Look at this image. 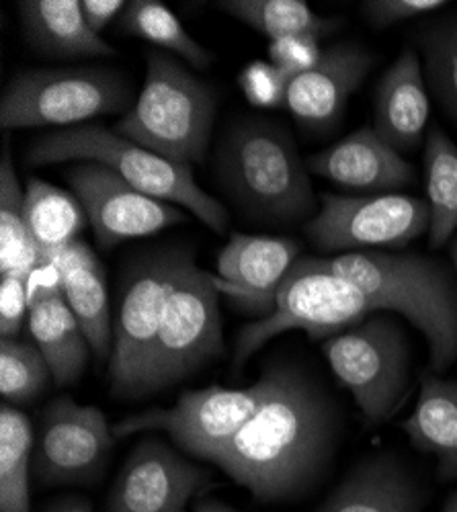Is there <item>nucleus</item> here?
<instances>
[{
    "instance_id": "1",
    "label": "nucleus",
    "mask_w": 457,
    "mask_h": 512,
    "mask_svg": "<svg viewBox=\"0 0 457 512\" xmlns=\"http://www.w3.org/2000/svg\"><path fill=\"white\" fill-rule=\"evenodd\" d=\"M259 381L263 398L257 412L210 463L257 500H296L320 480L335 455L339 412L320 383L294 363L267 365Z\"/></svg>"
},
{
    "instance_id": "2",
    "label": "nucleus",
    "mask_w": 457,
    "mask_h": 512,
    "mask_svg": "<svg viewBox=\"0 0 457 512\" xmlns=\"http://www.w3.org/2000/svg\"><path fill=\"white\" fill-rule=\"evenodd\" d=\"M214 168L228 201L251 222L298 224L316 207L310 170L292 134L275 119L232 121L218 140Z\"/></svg>"
},
{
    "instance_id": "3",
    "label": "nucleus",
    "mask_w": 457,
    "mask_h": 512,
    "mask_svg": "<svg viewBox=\"0 0 457 512\" xmlns=\"http://www.w3.org/2000/svg\"><path fill=\"white\" fill-rule=\"evenodd\" d=\"M324 261L365 293L373 312H398L425 334L435 373L457 363V281L445 263L414 250H361Z\"/></svg>"
},
{
    "instance_id": "4",
    "label": "nucleus",
    "mask_w": 457,
    "mask_h": 512,
    "mask_svg": "<svg viewBox=\"0 0 457 512\" xmlns=\"http://www.w3.org/2000/svg\"><path fill=\"white\" fill-rule=\"evenodd\" d=\"M25 160L31 166L68 160L99 162L138 191L189 209L218 234H224L230 224L228 209L197 185L191 166L166 160L101 123L74 125L41 136L27 148Z\"/></svg>"
},
{
    "instance_id": "5",
    "label": "nucleus",
    "mask_w": 457,
    "mask_h": 512,
    "mask_svg": "<svg viewBox=\"0 0 457 512\" xmlns=\"http://www.w3.org/2000/svg\"><path fill=\"white\" fill-rule=\"evenodd\" d=\"M218 99L210 84L191 74L175 56L150 50L146 82L115 132L177 164L205 160Z\"/></svg>"
},
{
    "instance_id": "6",
    "label": "nucleus",
    "mask_w": 457,
    "mask_h": 512,
    "mask_svg": "<svg viewBox=\"0 0 457 512\" xmlns=\"http://www.w3.org/2000/svg\"><path fill=\"white\" fill-rule=\"evenodd\" d=\"M373 308L365 293L332 271L324 256H300L277 287L271 312L238 332L234 367L240 369L271 338L287 330H304L314 338H332L359 322Z\"/></svg>"
},
{
    "instance_id": "7",
    "label": "nucleus",
    "mask_w": 457,
    "mask_h": 512,
    "mask_svg": "<svg viewBox=\"0 0 457 512\" xmlns=\"http://www.w3.org/2000/svg\"><path fill=\"white\" fill-rule=\"evenodd\" d=\"M218 300L220 279L199 269L195 254L189 250L166 302L134 398L171 388L224 353Z\"/></svg>"
},
{
    "instance_id": "8",
    "label": "nucleus",
    "mask_w": 457,
    "mask_h": 512,
    "mask_svg": "<svg viewBox=\"0 0 457 512\" xmlns=\"http://www.w3.org/2000/svg\"><path fill=\"white\" fill-rule=\"evenodd\" d=\"M128 76L99 66L31 68L11 76L0 97V127L85 125V121L128 113L134 107Z\"/></svg>"
},
{
    "instance_id": "9",
    "label": "nucleus",
    "mask_w": 457,
    "mask_h": 512,
    "mask_svg": "<svg viewBox=\"0 0 457 512\" xmlns=\"http://www.w3.org/2000/svg\"><path fill=\"white\" fill-rule=\"evenodd\" d=\"M322 353L369 426L386 422L400 410L410 388V347L396 318L373 312L357 326L324 340Z\"/></svg>"
},
{
    "instance_id": "10",
    "label": "nucleus",
    "mask_w": 457,
    "mask_h": 512,
    "mask_svg": "<svg viewBox=\"0 0 457 512\" xmlns=\"http://www.w3.org/2000/svg\"><path fill=\"white\" fill-rule=\"evenodd\" d=\"M431 228L429 203L382 193L345 197L324 193L320 211L306 224L308 240L324 254L400 248Z\"/></svg>"
},
{
    "instance_id": "11",
    "label": "nucleus",
    "mask_w": 457,
    "mask_h": 512,
    "mask_svg": "<svg viewBox=\"0 0 457 512\" xmlns=\"http://www.w3.org/2000/svg\"><path fill=\"white\" fill-rule=\"evenodd\" d=\"M261 398L259 379L244 390H189L171 408H152L119 420L113 424V435L123 439L136 433H166L181 451L210 461L253 418Z\"/></svg>"
},
{
    "instance_id": "12",
    "label": "nucleus",
    "mask_w": 457,
    "mask_h": 512,
    "mask_svg": "<svg viewBox=\"0 0 457 512\" xmlns=\"http://www.w3.org/2000/svg\"><path fill=\"white\" fill-rule=\"evenodd\" d=\"M187 252L185 248H173L148 256L123 287L109 359L111 392L117 398H134Z\"/></svg>"
},
{
    "instance_id": "13",
    "label": "nucleus",
    "mask_w": 457,
    "mask_h": 512,
    "mask_svg": "<svg viewBox=\"0 0 457 512\" xmlns=\"http://www.w3.org/2000/svg\"><path fill=\"white\" fill-rule=\"evenodd\" d=\"M113 445V426L103 410L56 398L41 412L33 474L46 486L91 484L103 476Z\"/></svg>"
},
{
    "instance_id": "14",
    "label": "nucleus",
    "mask_w": 457,
    "mask_h": 512,
    "mask_svg": "<svg viewBox=\"0 0 457 512\" xmlns=\"http://www.w3.org/2000/svg\"><path fill=\"white\" fill-rule=\"evenodd\" d=\"M66 183L85 207L103 250L185 222V213L179 205L138 191L115 170L99 162H78L70 166L66 170Z\"/></svg>"
},
{
    "instance_id": "15",
    "label": "nucleus",
    "mask_w": 457,
    "mask_h": 512,
    "mask_svg": "<svg viewBox=\"0 0 457 512\" xmlns=\"http://www.w3.org/2000/svg\"><path fill=\"white\" fill-rule=\"evenodd\" d=\"M207 484V469L150 437L123 463L109 492L107 512H187L191 498Z\"/></svg>"
},
{
    "instance_id": "16",
    "label": "nucleus",
    "mask_w": 457,
    "mask_h": 512,
    "mask_svg": "<svg viewBox=\"0 0 457 512\" xmlns=\"http://www.w3.org/2000/svg\"><path fill=\"white\" fill-rule=\"evenodd\" d=\"M373 56L357 41H337L322 50L318 64L296 76L287 87L285 107L300 127L314 136H328L341 123L351 95L361 87L371 68Z\"/></svg>"
},
{
    "instance_id": "17",
    "label": "nucleus",
    "mask_w": 457,
    "mask_h": 512,
    "mask_svg": "<svg viewBox=\"0 0 457 512\" xmlns=\"http://www.w3.org/2000/svg\"><path fill=\"white\" fill-rule=\"evenodd\" d=\"M310 173L345 189L382 195L410 187L417 173L400 152L386 144L371 125L359 127L330 148L306 160Z\"/></svg>"
},
{
    "instance_id": "18",
    "label": "nucleus",
    "mask_w": 457,
    "mask_h": 512,
    "mask_svg": "<svg viewBox=\"0 0 457 512\" xmlns=\"http://www.w3.org/2000/svg\"><path fill=\"white\" fill-rule=\"evenodd\" d=\"M429 121V89L421 58L404 48L382 74L373 95V130L396 152H412L423 142Z\"/></svg>"
},
{
    "instance_id": "19",
    "label": "nucleus",
    "mask_w": 457,
    "mask_h": 512,
    "mask_svg": "<svg viewBox=\"0 0 457 512\" xmlns=\"http://www.w3.org/2000/svg\"><path fill=\"white\" fill-rule=\"evenodd\" d=\"M298 259L300 246L292 238L232 234L218 256L220 289L271 310L277 287Z\"/></svg>"
},
{
    "instance_id": "20",
    "label": "nucleus",
    "mask_w": 457,
    "mask_h": 512,
    "mask_svg": "<svg viewBox=\"0 0 457 512\" xmlns=\"http://www.w3.org/2000/svg\"><path fill=\"white\" fill-rule=\"evenodd\" d=\"M29 332L46 357L58 386H74L87 367L91 345L72 314L58 277L54 283L29 287Z\"/></svg>"
},
{
    "instance_id": "21",
    "label": "nucleus",
    "mask_w": 457,
    "mask_h": 512,
    "mask_svg": "<svg viewBox=\"0 0 457 512\" xmlns=\"http://www.w3.org/2000/svg\"><path fill=\"white\" fill-rule=\"evenodd\" d=\"M419 482L394 455L380 453L357 463L316 512H421Z\"/></svg>"
},
{
    "instance_id": "22",
    "label": "nucleus",
    "mask_w": 457,
    "mask_h": 512,
    "mask_svg": "<svg viewBox=\"0 0 457 512\" xmlns=\"http://www.w3.org/2000/svg\"><path fill=\"white\" fill-rule=\"evenodd\" d=\"M50 265L56 269L62 293L85 332L91 351L99 361H109L113 351V322L105 271L97 254L85 242L76 240Z\"/></svg>"
},
{
    "instance_id": "23",
    "label": "nucleus",
    "mask_w": 457,
    "mask_h": 512,
    "mask_svg": "<svg viewBox=\"0 0 457 512\" xmlns=\"http://www.w3.org/2000/svg\"><path fill=\"white\" fill-rule=\"evenodd\" d=\"M17 7L27 46L39 56L76 60L117 54L87 25L78 0H23Z\"/></svg>"
},
{
    "instance_id": "24",
    "label": "nucleus",
    "mask_w": 457,
    "mask_h": 512,
    "mask_svg": "<svg viewBox=\"0 0 457 512\" xmlns=\"http://www.w3.org/2000/svg\"><path fill=\"white\" fill-rule=\"evenodd\" d=\"M412 447L433 455L439 480H457V381L427 377L417 406L402 422Z\"/></svg>"
},
{
    "instance_id": "25",
    "label": "nucleus",
    "mask_w": 457,
    "mask_h": 512,
    "mask_svg": "<svg viewBox=\"0 0 457 512\" xmlns=\"http://www.w3.org/2000/svg\"><path fill=\"white\" fill-rule=\"evenodd\" d=\"M25 220L41 263L50 265L78 240L89 218L74 193L33 177L25 187Z\"/></svg>"
},
{
    "instance_id": "26",
    "label": "nucleus",
    "mask_w": 457,
    "mask_h": 512,
    "mask_svg": "<svg viewBox=\"0 0 457 512\" xmlns=\"http://www.w3.org/2000/svg\"><path fill=\"white\" fill-rule=\"evenodd\" d=\"M423 164L431 209L429 246L437 250L457 230V146L439 125H431L425 136Z\"/></svg>"
},
{
    "instance_id": "27",
    "label": "nucleus",
    "mask_w": 457,
    "mask_h": 512,
    "mask_svg": "<svg viewBox=\"0 0 457 512\" xmlns=\"http://www.w3.org/2000/svg\"><path fill=\"white\" fill-rule=\"evenodd\" d=\"M44 267L25 220V189L19 185L9 150L0 160V275L33 277Z\"/></svg>"
},
{
    "instance_id": "28",
    "label": "nucleus",
    "mask_w": 457,
    "mask_h": 512,
    "mask_svg": "<svg viewBox=\"0 0 457 512\" xmlns=\"http://www.w3.org/2000/svg\"><path fill=\"white\" fill-rule=\"evenodd\" d=\"M218 7L271 41L292 35L320 39L343 23L337 17H320L304 0H222Z\"/></svg>"
},
{
    "instance_id": "29",
    "label": "nucleus",
    "mask_w": 457,
    "mask_h": 512,
    "mask_svg": "<svg viewBox=\"0 0 457 512\" xmlns=\"http://www.w3.org/2000/svg\"><path fill=\"white\" fill-rule=\"evenodd\" d=\"M117 31L171 52L197 70L210 68L214 56L185 31L177 15L160 0H132L117 19Z\"/></svg>"
},
{
    "instance_id": "30",
    "label": "nucleus",
    "mask_w": 457,
    "mask_h": 512,
    "mask_svg": "<svg viewBox=\"0 0 457 512\" xmlns=\"http://www.w3.org/2000/svg\"><path fill=\"white\" fill-rule=\"evenodd\" d=\"M35 433L31 420L3 404L0 408V512H31L29 472L33 469Z\"/></svg>"
},
{
    "instance_id": "31",
    "label": "nucleus",
    "mask_w": 457,
    "mask_h": 512,
    "mask_svg": "<svg viewBox=\"0 0 457 512\" xmlns=\"http://www.w3.org/2000/svg\"><path fill=\"white\" fill-rule=\"evenodd\" d=\"M414 44L423 56L427 89L443 113L457 123V13L421 21Z\"/></svg>"
},
{
    "instance_id": "32",
    "label": "nucleus",
    "mask_w": 457,
    "mask_h": 512,
    "mask_svg": "<svg viewBox=\"0 0 457 512\" xmlns=\"http://www.w3.org/2000/svg\"><path fill=\"white\" fill-rule=\"evenodd\" d=\"M50 365L41 351L21 340H0V394L5 404L33 402L48 388Z\"/></svg>"
},
{
    "instance_id": "33",
    "label": "nucleus",
    "mask_w": 457,
    "mask_h": 512,
    "mask_svg": "<svg viewBox=\"0 0 457 512\" xmlns=\"http://www.w3.org/2000/svg\"><path fill=\"white\" fill-rule=\"evenodd\" d=\"M238 84L244 97L257 107H285L289 78H285L271 62L257 60L248 64L240 72Z\"/></svg>"
},
{
    "instance_id": "34",
    "label": "nucleus",
    "mask_w": 457,
    "mask_h": 512,
    "mask_svg": "<svg viewBox=\"0 0 457 512\" xmlns=\"http://www.w3.org/2000/svg\"><path fill=\"white\" fill-rule=\"evenodd\" d=\"M322 56L318 37L292 35L275 39L269 44V62L292 82L296 76L312 70Z\"/></svg>"
},
{
    "instance_id": "35",
    "label": "nucleus",
    "mask_w": 457,
    "mask_h": 512,
    "mask_svg": "<svg viewBox=\"0 0 457 512\" xmlns=\"http://www.w3.org/2000/svg\"><path fill=\"white\" fill-rule=\"evenodd\" d=\"M443 7H447L443 0H367L361 11L373 29H386L402 21L425 19Z\"/></svg>"
},
{
    "instance_id": "36",
    "label": "nucleus",
    "mask_w": 457,
    "mask_h": 512,
    "mask_svg": "<svg viewBox=\"0 0 457 512\" xmlns=\"http://www.w3.org/2000/svg\"><path fill=\"white\" fill-rule=\"evenodd\" d=\"M31 277L7 275L0 281V336L17 338L29 310V283Z\"/></svg>"
},
{
    "instance_id": "37",
    "label": "nucleus",
    "mask_w": 457,
    "mask_h": 512,
    "mask_svg": "<svg viewBox=\"0 0 457 512\" xmlns=\"http://www.w3.org/2000/svg\"><path fill=\"white\" fill-rule=\"evenodd\" d=\"M126 7V0H82V15L95 33H101Z\"/></svg>"
},
{
    "instance_id": "38",
    "label": "nucleus",
    "mask_w": 457,
    "mask_h": 512,
    "mask_svg": "<svg viewBox=\"0 0 457 512\" xmlns=\"http://www.w3.org/2000/svg\"><path fill=\"white\" fill-rule=\"evenodd\" d=\"M44 512H93L87 500H80L78 496H68L64 500L52 502Z\"/></svg>"
},
{
    "instance_id": "39",
    "label": "nucleus",
    "mask_w": 457,
    "mask_h": 512,
    "mask_svg": "<svg viewBox=\"0 0 457 512\" xmlns=\"http://www.w3.org/2000/svg\"><path fill=\"white\" fill-rule=\"evenodd\" d=\"M193 512H238L232 506L220 502V500H212V498H199L193 504Z\"/></svg>"
},
{
    "instance_id": "40",
    "label": "nucleus",
    "mask_w": 457,
    "mask_h": 512,
    "mask_svg": "<svg viewBox=\"0 0 457 512\" xmlns=\"http://www.w3.org/2000/svg\"><path fill=\"white\" fill-rule=\"evenodd\" d=\"M449 259H451V263H453L455 277H457V238H453L451 244H449Z\"/></svg>"
},
{
    "instance_id": "41",
    "label": "nucleus",
    "mask_w": 457,
    "mask_h": 512,
    "mask_svg": "<svg viewBox=\"0 0 457 512\" xmlns=\"http://www.w3.org/2000/svg\"><path fill=\"white\" fill-rule=\"evenodd\" d=\"M443 512H457V492L455 494H451V498L447 500V504H445V510Z\"/></svg>"
}]
</instances>
